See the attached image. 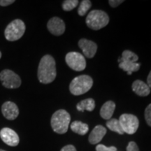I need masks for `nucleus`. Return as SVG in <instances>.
I'll return each instance as SVG.
<instances>
[{"instance_id":"nucleus-27","label":"nucleus","mask_w":151,"mask_h":151,"mask_svg":"<svg viewBox=\"0 0 151 151\" xmlns=\"http://www.w3.org/2000/svg\"><path fill=\"white\" fill-rule=\"evenodd\" d=\"M14 0H0V6H7L14 3Z\"/></svg>"},{"instance_id":"nucleus-15","label":"nucleus","mask_w":151,"mask_h":151,"mask_svg":"<svg viewBox=\"0 0 151 151\" xmlns=\"http://www.w3.org/2000/svg\"><path fill=\"white\" fill-rule=\"evenodd\" d=\"M116 104L112 101H108L104 104L100 110V116L105 120H110L114 113Z\"/></svg>"},{"instance_id":"nucleus-11","label":"nucleus","mask_w":151,"mask_h":151,"mask_svg":"<svg viewBox=\"0 0 151 151\" xmlns=\"http://www.w3.org/2000/svg\"><path fill=\"white\" fill-rule=\"evenodd\" d=\"M78 46L82 50L84 55L88 58H92L97 52V44L92 41L86 39H81L78 41Z\"/></svg>"},{"instance_id":"nucleus-7","label":"nucleus","mask_w":151,"mask_h":151,"mask_svg":"<svg viewBox=\"0 0 151 151\" xmlns=\"http://www.w3.org/2000/svg\"><path fill=\"white\" fill-rule=\"evenodd\" d=\"M0 81H1L3 86L9 89L18 88L21 85L20 76L9 69H4L0 72Z\"/></svg>"},{"instance_id":"nucleus-19","label":"nucleus","mask_w":151,"mask_h":151,"mask_svg":"<svg viewBox=\"0 0 151 151\" xmlns=\"http://www.w3.org/2000/svg\"><path fill=\"white\" fill-rule=\"evenodd\" d=\"M106 126L111 131L117 132L119 134H124V132L122 129L120 122L116 118L109 120V121L106 122Z\"/></svg>"},{"instance_id":"nucleus-18","label":"nucleus","mask_w":151,"mask_h":151,"mask_svg":"<svg viewBox=\"0 0 151 151\" xmlns=\"http://www.w3.org/2000/svg\"><path fill=\"white\" fill-rule=\"evenodd\" d=\"M70 127L73 132L80 135L86 134L89 130V127L88 124L81 121L73 122Z\"/></svg>"},{"instance_id":"nucleus-13","label":"nucleus","mask_w":151,"mask_h":151,"mask_svg":"<svg viewBox=\"0 0 151 151\" xmlns=\"http://www.w3.org/2000/svg\"><path fill=\"white\" fill-rule=\"evenodd\" d=\"M106 133V129L101 125H97L92 129L89 136V141L92 144H97L102 140Z\"/></svg>"},{"instance_id":"nucleus-10","label":"nucleus","mask_w":151,"mask_h":151,"mask_svg":"<svg viewBox=\"0 0 151 151\" xmlns=\"http://www.w3.org/2000/svg\"><path fill=\"white\" fill-rule=\"evenodd\" d=\"M47 27L52 35L60 36L63 35L65 31V24L63 20L58 17H54L49 20Z\"/></svg>"},{"instance_id":"nucleus-9","label":"nucleus","mask_w":151,"mask_h":151,"mask_svg":"<svg viewBox=\"0 0 151 151\" xmlns=\"http://www.w3.org/2000/svg\"><path fill=\"white\" fill-rule=\"evenodd\" d=\"M0 138L9 146H17L20 142L18 134L11 128L4 127L0 131Z\"/></svg>"},{"instance_id":"nucleus-26","label":"nucleus","mask_w":151,"mask_h":151,"mask_svg":"<svg viewBox=\"0 0 151 151\" xmlns=\"http://www.w3.org/2000/svg\"><path fill=\"white\" fill-rule=\"evenodd\" d=\"M123 2V0H110V1H109V4H110L111 6L113 7V8H116V7L118 6L119 5L121 4Z\"/></svg>"},{"instance_id":"nucleus-3","label":"nucleus","mask_w":151,"mask_h":151,"mask_svg":"<svg viewBox=\"0 0 151 151\" xmlns=\"http://www.w3.org/2000/svg\"><path fill=\"white\" fill-rule=\"evenodd\" d=\"M93 80L90 76L81 75L74 78L71 82L69 90L74 95L83 94L91 89Z\"/></svg>"},{"instance_id":"nucleus-22","label":"nucleus","mask_w":151,"mask_h":151,"mask_svg":"<svg viewBox=\"0 0 151 151\" xmlns=\"http://www.w3.org/2000/svg\"><path fill=\"white\" fill-rule=\"evenodd\" d=\"M78 0H66L62 3V8L66 11H69L75 9L78 4Z\"/></svg>"},{"instance_id":"nucleus-31","label":"nucleus","mask_w":151,"mask_h":151,"mask_svg":"<svg viewBox=\"0 0 151 151\" xmlns=\"http://www.w3.org/2000/svg\"><path fill=\"white\" fill-rule=\"evenodd\" d=\"M0 151H6V150H4L2 149H0Z\"/></svg>"},{"instance_id":"nucleus-17","label":"nucleus","mask_w":151,"mask_h":151,"mask_svg":"<svg viewBox=\"0 0 151 151\" xmlns=\"http://www.w3.org/2000/svg\"><path fill=\"white\" fill-rule=\"evenodd\" d=\"M141 64L137 62H120L119 67L124 71H127L129 75H131L133 72L139 71L140 69Z\"/></svg>"},{"instance_id":"nucleus-29","label":"nucleus","mask_w":151,"mask_h":151,"mask_svg":"<svg viewBox=\"0 0 151 151\" xmlns=\"http://www.w3.org/2000/svg\"><path fill=\"white\" fill-rule=\"evenodd\" d=\"M147 85H148V87L150 88H151V71L149 73V74L148 76V78H147Z\"/></svg>"},{"instance_id":"nucleus-24","label":"nucleus","mask_w":151,"mask_h":151,"mask_svg":"<svg viewBox=\"0 0 151 151\" xmlns=\"http://www.w3.org/2000/svg\"><path fill=\"white\" fill-rule=\"evenodd\" d=\"M96 151H117V148L114 146L107 147L104 145L99 144L96 147Z\"/></svg>"},{"instance_id":"nucleus-2","label":"nucleus","mask_w":151,"mask_h":151,"mask_svg":"<svg viewBox=\"0 0 151 151\" xmlns=\"http://www.w3.org/2000/svg\"><path fill=\"white\" fill-rule=\"evenodd\" d=\"M70 120L71 117L69 113L64 109H60L52 115L50 123L55 132L62 134L67 132Z\"/></svg>"},{"instance_id":"nucleus-14","label":"nucleus","mask_w":151,"mask_h":151,"mask_svg":"<svg viewBox=\"0 0 151 151\" xmlns=\"http://www.w3.org/2000/svg\"><path fill=\"white\" fill-rule=\"evenodd\" d=\"M132 90L136 94L141 97L148 96L150 92V89L148 85L140 80H137L133 83Z\"/></svg>"},{"instance_id":"nucleus-20","label":"nucleus","mask_w":151,"mask_h":151,"mask_svg":"<svg viewBox=\"0 0 151 151\" xmlns=\"http://www.w3.org/2000/svg\"><path fill=\"white\" fill-rule=\"evenodd\" d=\"M139 60V57L134 52L126 50L122 52V58L118 60L119 62H137Z\"/></svg>"},{"instance_id":"nucleus-5","label":"nucleus","mask_w":151,"mask_h":151,"mask_svg":"<svg viewBox=\"0 0 151 151\" xmlns=\"http://www.w3.org/2000/svg\"><path fill=\"white\" fill-rule=\"evenodd\" d=\"M25 24L20 19L13 20L10 22L4 31L5 38L9 41H15L21 38L25 32Z\"/></svg>"},{"instance_id":"nucleus-4","label":"nucleus","mask_w":151,"mask_h":151,"mask_svg":"<svg viewBox=\"0 0 151 151\" xmlns=\"http://www.w3.org/2000/svg\"><path fill=\"white\" fill-rule=\"evenodd\" d=\"M109 22L108 14L101 10H93L87 16L86 23L88 27L93 30H99L106 27Z\"/></svg>"},{"instance_id":"nucleus-30","label":"nucleus","mask_w":151,"mask_h":151,"mask_svg":"<svg viewBox=\"0 0 151 151\" xmlns=\"http://www.w3.org/2000/svg\"><path fill=\"white\" fill-rule=\"evenodd\" d=\"M1 52H0V59H1Z\"/></svg>"},{"instance_id":"nucleus-25","label":"nucleus","mask_w":151,"mask_h":151,"mask_svg":"<svg viewBox=\"0 0 151 151\" xmlns=\"http://www.w3.org/2000/svg\"><path fill=\"white\" fill-rule=\"evenodd\" d=\"M127 151H139V149L137 143L134 142V141H131V142L128 143Z\"/></svg>"},{"instance_id":"nucleus-6","label":"nucleus","mask_w":151,"mask_h":151,"mask_svg":"<svg viewBox=\"0 0 151 151\" xmlns=\"http://www.w3.org/2000/svg\"><path fill=\"white\" fill-rule=\"evenodd\" d=\"M118 120L124 133H127L128 134H133L137 131L138 128H139V119L134 115L124 113L120 116Z\"/></svg>"},{"instance_id":"nucleus-23","label":"nucleus","mask_w":151,"mask_h":151,"mask_svg":"<svg viewBox=\"0 0 151 151\" xmlns=\"http://www.w3.org/2000/svg\"><path fill=\"white\" fill-rule=\"evenodd\" d=\"M145 119L147 124L151 127V104L146 107L145 110Z\"/></svg>"},{"instance_id":"nucleus-16","label":"nucleus","mask_w":151,"mask_h":151,"mask_svg":"<svg viewBox=\"0 0 151 151\" xmlns=\"http://www.w3.org/2000/svg\"><path fill=\"white\" fill-rule=\"evenodd\" d=\"M94 108H95V101L92 98L82 100L76 105L77 110L81 112H83L84 111H92Z\"/></svg>"},{"instance_id":"nucleus-8","label":"nucleus","mask_w":151,"mask_h":151,"mask_svg":"<svg viewBox=\"0 0 151 151\" xmlns=\"http://www.w3.org/2000/svg\"><path fill=\"white\" fill-rule=\"evenodd\" d=\"M66 62L73 70L81 71L86 67V61L82 54L77 52H70L67 54L65 58Z\"/></svg>"},{"instance_id":"nucleus-21","label":"nucleus","mask_w":151,"mask_h":151,"mask_svg":"<svg viewBox=\"0 0 151 151\" xmlns=\"http://www.w3.org/2000/svg\"><path fill=\"white\" fill-rule=\"evenodd\" d=\"M92 3L89 0H83L82 1L79 6L78 9V15L81 16H83L87 14L88 11L91 8Z\"/></svg>"},{"instance_id":"nucleus-12","label":"nucleus","mask_w":151,"mask_h":151,"mask_svg":"<svg viewBox=\"0 0 151 151\" xmlns=\"http://www.w3.org/2000/svg\"><path fill=\"white\" fill-rule=\"evenodd\" d=\"M1 113L7 120H14L19 115L18 106L12 101H6L1 106Z\"/></svg>"},{"instance_id":"nucleus-28","label":"nucleus","mask_w":151,"mask_h":151,"mask_svg":"<svg viewBox=\"0 0 151 151\" xmlns=\"http://www.w3.org/2000/svg\"><path fill=\"white\" fill-rule=\"evenodd\" d=\"M60 151H76V149L72 145H67V146L63 147Z\"/></svg>"},{"instance_id":"nucleus-1","label":"nucleus","mask_w":151,"mask_h":151,"mask_svg":"<svg viewBox=\"0 0 151 151\" xmlns=\"http://www.w3.org/2000/svg\"><path fill=\"white\" fill-rule=\"evenodd\" d=\"M56 64L54 58L50 55H46L41 59L38 67V79L41 83L48 84L56 78Z\"/></svg>"}]
</instances>
